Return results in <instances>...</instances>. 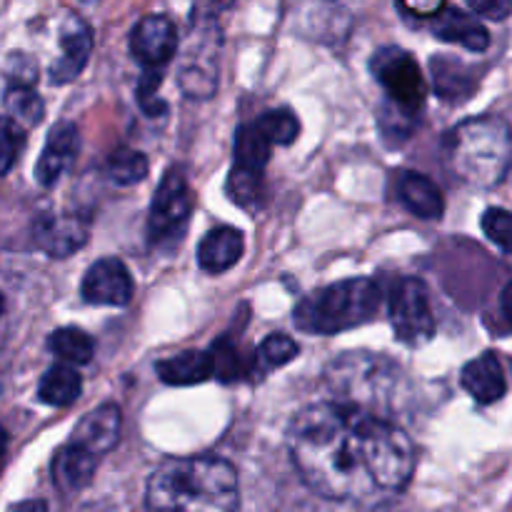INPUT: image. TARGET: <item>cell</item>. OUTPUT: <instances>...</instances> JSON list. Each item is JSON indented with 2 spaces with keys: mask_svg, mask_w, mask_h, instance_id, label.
<instances>
[{
  "mask_svg": "<svg viewBox=\"0 0 512 512\" xmlns=\"http://www.w3.org/2000/svg\"><path fill=\"white\" fill-rule=\"evenodd\" d=\"M403 370L385 355L345 353L325 370V383L338 403L368 410L383 418L385 410L400 395Z\"/></svg>",
  "mask_w": 512,
  "mask_h": 512,
  "instance_id": "5b68a950",
  "label": "cell"
},
{
  "mask_svg": "<svg viewBox=\"0 0 512 512\" xmlns=\"http://www.w3.org/2000/svg\"><path fill=\"white\" fill-rule=\"evenodd\" d=\"M245 240L243 233L238 228H230V225H220L213 228L198 245V265L203 273L208 275H220L228 273L233 265H238V260L243 258Z\"/></svg>",
  "mask_w": 512,
  "mask_h": 512,
  "instance_id": "9a60e30c",
  "label": "cell"
},
{
  "mask_svg": "<svg viewBox=\"0 0 512 512\" xmlns=\"http://www.w3.org/2000/svg\"><path fill=\"white\" fill-rule=\"evenodd\" d=\"M93 53V33L80 18H68L60 30V58L50 65V80L58 85L70 83L83 73Z\"/></svg>",
  "mask_w": 512,
  "mask_h": 512,
  "instance_id": "7c38bea8",
  "label": "cell"
},
{
  "mask_svg": "<svg viewBox=\"0 0 512 512\" xmlns=\"http://www.w3.org/2000/svg\"><path fill=\"white\" fill-rule=\"evenodd\" d=\"M390 320L400 343L418 348L435 333L433 308H430L428 285L418 278H405L395 285L390 298Z\"/></svg>",
  "mask_w": 512,
  "mask_h": 512,
  "instance_id": "ba28073f",
  "label": "cell"
},
{
  "mask_svg": "<svg viewBox=\"0 0 512 512\" xmlns=\"http://www.w3.org/2000/svg\"><path fill=\"white\" fill-rule=\"evenodd\" d=\"M10 85H30L33 88L35 78H38V68H35L33 60L28 55H13L10 58Z\"/></svg>",
  "mask_w": 512,
  "mask_h": 512,
  "instance_id": "d6a6232c",
  "label": "cell"
},
{
  "mask_svg": "<svg viewBox=\"0 0 512 512\" xmlns=\"http://www.w3.org/2000/svg\"><path fill=\"white\" fill-rule=\"evenodd\" d=\"M3 308H5V300H3V295H0V315H3Z\"/></svg>",
  "mask_w": 512,
  "mask_h": 512,
  "instance_id": "f35d334b",
  "label": "cell"
},
{
  "mask_svg": "<svg viewBox=\"0 0 512 512\" xmlns=\"http://www.w3.org/2000/svg\"><path fill=\"white\" fill-rule=\"evenodd\" d=\"M255 123H258V128L263 130V135L273 145H290L300 133V123L290 108L268 110V113L260 115Z\"/></svg>",
  "mask_w": 512,
  "mask_h": 512,
  "instance_id": "4316f807",
  "label": "cell"
},
{
  "mask_svg": "<svg viewBox=\"0 0 512 512\" xmlns=\"http://www.w3.org/2000/svg\"><path fill=\"white\" fill-rule=\"evenodd\" d=\"M50 353L58 355L68 365H85L93 360L95 345L80 328H60L48 340Z\"/></svg>",
  "mask_w": 512,
  "mask_h": 512,
  "instance_id": "cb8c5ba5",
  "label": "cell"
},
{
  "mask_svg": "<svg viewBox=\"0 0 512 512\" xmlns=\"http://www.w3.org/2000/svg\"><path fill=\"white\" fill-rule=\"evenodd\" d=\"M430 70H433L438 95L450 100V103H455V100H468L475 93V88H478V78H475L473 70L460 63V60L450 58V55H435L430 60Z\"/></svg>",
  "mask_w": 512,
  "mask_h": 512,
  "instance_id": "44dd1931",
  "label": "cell"
},
{
  "mask_svg": "<svg viewBox=\"0 0 512 512\" xmlns=\"http://www.w3.org/2000/svg\"><path fill=\"white\" fill-rule=\"evenodd\" d=\"M25 128L10 115H0V175H8L13 170L15 160L23 153Z\"/></svg>",
  "mask_w": 512,
  "mask_h": 512,
  "instance_id": "f1b7e54d",
  "label": "cell"
},
{
  "mask_svg": "<svg viewBox=\"0 0 512 512\" xmlns=\"http://www.w3.org/2000/svg\"><path fill=\"white\" fill-rule=\"evenodd\" d=\"M433 33L445 43H458L465 50H473V53H483L490 45V33L485 30V25L458 8H445L435 18Z\"/></svg>",
  "mask_w": 512,
  "mask_h": 512,
  "instance_id": "ac0fdd59",
  "label": "cell"
},
{
  "mask_svg": "<svg viewBox=\"0 0 512 512\" xmlns=\"http://www.w3.org/2000/svg\"><path fill=\"white\" fill-rule=\"evenodd\" d=\"M80 150V135L73 123H58L48 135L38 165H35V178L43 188H50L60 180V175L73 165L75 155Z\"/></svg>",
  "mask_w": 512,
  "mask_h": 512,
  "instance_id": "4fadbf2b",
  "label": "cell"
},
{
  "mask_svg": "<svg viewBox=\"0 0 512 512\" xmlns=\"http://www.w3.org/2000/svg\"><path fill=\"white\" fill-rule=\"evenodd\" d=\"M403 10L413 18H438L445 10V0H400Z\"/></svg>",
  "mask_w": 512,
  "mask_h": 512,
  "instance_id": "e575fe53",
  "label": "cell"
},
{
  "mask_svg": "<svg viewBox=\"0 0 512 512\" xmlns=\"http://www.w3.org/2000/svg\"><path fill=\"white\" fill-rule=\"evenodd\" d=\"M80 293H83L85 303L90 305L123 308L133 298V278H130V270L125 268L123 260L103 258L88 268Z\"/></svg>",
  "mask_w": 512,
  "mask_h": 512,
  "instance_id": "8fae6325",
  "label": "cell"
},
{
  "mask_svg": "<svg viewBox=\"0 0 512 512\" xmlns=\"http://www.w3.org/2000/svg\"><path fill=\"white\" fill-rule=\"evenodd\" d=\"M270 153H273V143L265 138L258 123L240 125L238 135H235V168L263 173L270 160Z\"/></svg>",
  "mask_w": 512,
  "mask_h": 512,
  "instance_id": "603a6c76",
  "label": "cell"
},
{
  "mask_svg": "<svg viewBox=\"0 0 512 512\" xmlns=\"http://www.w3.org/2000/svg\"><path fill=\"white\" fill-rule=\"evenodd\" d=\"M450 173L473 188H493L512 163L510 125L500 118H470L455 125L443 143Z\"/></svg>",
  "mask_w": 512,
  "mask_h": 512,
  "instance_id": "3957f363",
  "label": "cell"
},
{
  "mask_svg": "<svg viewBox=\"0 0 512 512\" xmlns=\"http://www.w3.org/2000/svg\"><path fill=\"white\" fill-rule=\"evenodd\" d=\"M398 200L410 215L420 220H438L445 213V200L438 185L423 173L405 170L398 178Z\"/></svg>",
  "mask_w": 512,
  "mask_h": 512,
  "instance_id": "2e32d148",
  "label": "cell"
},
{
  "mask_svg": "<svg viewBox=\"0 0 512 512\" xmlns=\"http://www.w3.org/2000/svg\"><path fill=\"white\" fill-rule=\"evenodd\" d=\"M460 383L480 405L498 403L505 390H508L503 365H500V358L495 353H483L480 358L470 360L463 368Z\"/></svg>",
  "mask_w": 512,
  "mask_h": 512,
  "instance_id": "e0dca14e",
  "label": "cell"
},
{
  "mask_svg": "<svg viewBox=\"0 0 512 512\" xmlns=\"http://www.w3.org/2000/svg\"><path fill=\"white\" fill-rule=\"evenodd\" d=\"M300 353V345L295 343L293 338L283 333H275L268 335V338L260 343L258 348V360L263 363L265 370H273V368H283V365L293 363Z\"/></svg>",
  "mask_w": 512,
  "mask_h": 512,
  "instance_id": "f546056e",
  "label": "cell"
},
{
  "mask_svg": "<svg viewBox=\"0 0 512 512\" xmlns=\"http://www.w3.org/2000/svg\"><path fill=\"white\" fill-rule=\"evenodd\" d=\"M470 10L490 20H505L512 15V0H465Z\"/></svg>",
  "mask_w": 512,
  "mask_h": 512,
  "instance_id": "836d02e7",
  "label": "cell"
},
{
  "mask_svg": "<svg viewBox=\"0 0 512 512\" xmlns=\"http://www.w3.org/2000/svg\"><path fill=\"white\" fill-rule=\"evenodd\" d=\"M80 390H83V378L78 375V370H73L70 365H55L40 380L38 398L53 408H65L78 400Z\"/></svg>",
  "mask_w": 512,
  "mask_h": 512,
  "instance_id": "7402d4cb",
  "label": "cell"
},
{
  "mask_svg": "<svg viewBox=\"0 0 512 512\" xmlns=\"http://www.w3.org/2000/svg\"><path fill=\"white\" fill-rule=\"evenodd\" d=\"M155 373L168 385H198L213 378L215 363L210 353L200 350H185V353L165 358L155 365Z\"/></svg>",
  "mask_w": 512,
  "mask_h": 512,
  "instance_id": "ffe728a7",
  "label": "cell"
},
{
  "mask_svg": "<svg viewBox=\"0 0 512 512\" xmlns=\"http://www.w3.org/2000/svg\"><path fill=\"white\" fill-rule=\"evenodd\" d=\"M98 468V455L88 453L80 445L68 443L55 453L53 458V480L63 493H78L88 488Z\"/></svg>",
  "mask_w": 512,
  "mask_h": 512,
  "instance_id": "d6986e66",
  "label": "cell"
},
{
  "mask_svg": "<svg viewBox=\"0 0 512 512\" xmlns=\"http://www.w3.org/2000/svg\"><path fill=\"white\" fill-rule=\"evenodd\" d=\"M5 108L10 118L18 120L20 125H38L45 113L43 98L30 85H10L5 90Z\"/></svg>",
  "mask_w": 512,
  "mask_h": 512,
  "instance_id": "484cf974",
  "label": "cell"
},
{
  "mask_svg": "<svg viewBox=\"0 0 512 512\" xmlns=\"http://www.w3.org/2000/svg\"><path fill=\"white\" fill-rule=\"evenodd\" d=\"M240 488L233 465L215 455L170 458L145 490V512H238Z\"/></svg>",
  "mask_w": 512,
  "mask_h": 512,
  "instance_id": "7a4b0ae2",
  "label": "cell"
},
{
  "mask_svg": "<svg viewBox=\"0 0 512 512\" xmlns=\"http://www.w3.org/2000/svg\"><path fill=\"white\" fill-rule=\"evenodd\" d=\"M148 158H145L140 150L133 148H118L113 155L108 158V175L113 183L123 185H138L148 178Z\"/></svg>",
  "mask_w": 512,
  "mask_h": 512,
  "instance_id": "d4e9b609",
  "label": "cell"
},
{
  "mask_svg": "<svg viewBox=\"0 0 512 512\" xmlns=\"http://www.w3.org/2000/svg\"><path fill=\"white\" fill-rule=\"evenodd\" d=\"M375 80L383 85L388 103L408 115H418L425 105L428 85H425L420 65L403 48H380L370 60Z\"/></svg>",
  "mask_w": 512,
  "mask_h": 512,
  "instance_id": "52a82bcc",
  "label": "cell"
},
{
  "mask_svg": "<svg viewBox=\"0 0 512 512\" xmlns=\"http://www.w3.org/2000/svg\"><path fill=\"white\" fill-rule=\"evenodd\" d=\"M228 195L243 208H255L260 195H263V173L235 168L233 165L228 178Z\"/></svg>",
  "mask_w": 512,
  "mask_h": 512,
  "instance_id": "83f0119b",
  "label": "cell"
},
{
  "mask_svg": "<svg viewBox=\"0 0 512 512\" xmlns=\"http://www.w3.org/2000/svg\"><path fill=\"white\" fill-rule=\"evenodd\" d=\"M193 190L183 173L170 170L165 173L158 193H155L153 205H150L148 218V240L150 245L160 250H170L183 240L188 230L190 215H193Z\"/></svg>",
  "mask_w": 512,
  "mask_h": 512,
  "instance_id": "8992f818",
  "label": "cell"
},
{
  "mask_svg": "<svg viewBox=\"0 0 512 512\" xmlns=\"http://www.w3.org/2000/svg\"><path fill=\"white\" fill-rule=\"evenodd\" d=\"M383 293L370 278H350L343 283L313 290L295 308V325L305 333L335 335L370 323L378 315Z\"/></svg>",
  "mask_w": 512,
  "mask_h": 512,
  "instance_id": "277c9868",
  "label": "cell"
},
{
  "mask_svg": "<svg viewBox=\"0 0 512 512\" xmlns=\"http://www.w3.org/2000/svg\"><path fill=\"white\" fill-rule=\"evenodd\" d=\"M120 428H123L120 408L113 403H105L80 420L70 443L80 445V448H85L93 455H105L118 445Z\"/></svg>",
  "mask_w": 512,
  "mask_h": 512,
  "instance_id": "5bb4252c",
  "label": "cell"
},
{
  "mask_svg": "<svg viewBox=\"0 0 512 512\" xmlns=\"http://www.w3.org/2000/svg\"><path fill=\"white\" fill-rule=\"evenodd\" d=\"M90 235V218L85 213L40 215L33 225V240L50 258H68L78 253Z\"/></svg>",
  "mask_w": 512,
  "mask_h": 512,
  "instance_id": "9c48e42d",
  "label": "cell"
},
{
  "mask_svg": "<svg viewBox=\"0 0 512 512\" xmlns=\"http://www.w3.org/2000/svg\"><path fill=\"white\" fill-rule=\"evenodd\" d=\"M5 448H8V433H5V428L0 425V455L5 453Z\"/></svg>",
  "mask_w": 512,
  "mask_h": 512,
  "instance_id": "74e56055",
  "label": "cell"
},
{
  "mask_svg": "<svg viewBox=\"0 0 512 512\" xmlns=\"http://www.w3.org/2000/svg\"><path fill=\"white\" fill-rule=\"evenodd\" d=\"M288 448L305 485L328 500L400 493L415 470L413 440L403 428L338 400L300 410Z\"/></svg>",
  "mask_w": 512,
  "mask_h": 512,
  "instance_id": "6da1fadb",
  "label": "cell"
},
{
  "mask_svg": "<svg viewBox=\"0 0 512 512\" xmlns=\"http://www.w3.org/2000/svg\"><path fill=\"white\" fill-rule=\"evenodd\" d=\"M213 363H215V373H218L220 380L230 383L240 375V360H238V350L233 345H228L225 340L215 343L213 348Z\"/></svg>",
  "mask_w": 512,
  "mask_h": 512,
  "instance_id": "1f68e13d",
  "label": "cell"
},
{
  "mask_svg": "<svg viewBox=\"0 0 512 512\" xmlns=\"http://www.w3.org/2000/svg\"><path fill=\"white\" fill-rule=\"evenodd\" d=\"M178 50V30L165 15H145L130 33V53L143 68L163 70Z\"/></svg>",
  "mask_w": 512,
  "mask_h": 512,
  "instance_id": "30bf717a",
  "label": "cell"
},
{
  "mask_svg": "<svg viewBox=\"0 0 512 512\" xmlns=\"http://www.w3.org/2000/svg\"><path fill=\"white\" fill-rule=\"evenodd\" d=\"M483 230L500 250L512 253V213L503 208H490L483 215Z\"/></svg>",
  "mask_w": 512,
  "mask_h": 512,
  "instance_id": "4dcf8cb0",
  "label": "cell"
},
{
  "mask_svg": "<svg viewBox=\"0 0 512 512\" xmlns=\"http://www.w3.org/2000/svg\"><path fill=\"white\" fill-rule=\"evenodd\" d=\"M80 3H88V5H93V3H98V0H80Z\"/></svg>",
  "mask_w": 512,
  "mask_h": 512,
  "instance_id": "ab89813d",
  "label": "cell"
},
{
  "mask_svg": "<svg viewBox=\"0 0 512 512\" xmlns=\"http://www.w3.org/2000/svg\"><path fill=\"white\" fill-rule=\"evenodd\" d=\"M500 313H503V320L508 323V328L512 330V280L505 285L503 295H500Z\"/></svg>",
  "mask_w": 512,
  "mask_h": 512,
  "instance_id": "d590c367",
  "label": "cell"
},
{
  "mask_svg": "<svg viewBox=\"0 0 512 512\" xmlns=\"http://www.w3.org/2000/svg\"><path fill=\"white\" fill-rule=\"evenodd\" d=\"M8 512H48L45 500H23V503L13 505Z\"/></svg>",
  "mask_w": 512,
  "mask_h": 512,
  "instance_id": "8d00e7d4",
  "label": "cell"
}]
</instances>
